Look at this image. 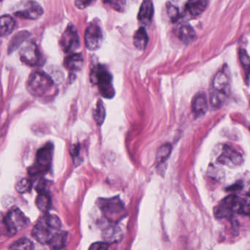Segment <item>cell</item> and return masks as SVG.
Instances as JSON below:
<instances>
[{"label": "cell", "instance_id": "cell-1", "mask_svg": "<svg viewBox=\"0 0 250 250\" xmlns=\"http://www.w3.org/2000/svg\"><path fill=\"white\" fill-rule=\"evenodd\" d=\"M61 221L58 217L45 214L38 220L32 230V236L39 243L49 245L56 234L60 231Z\"/></svg>", "mask_w": 250, "mask_h": 250}, {"label": "cell", "instance_id": "cell-2", "mask_svg": "<svg viewBox=\"0 0 250 250\" xmlns=\"http://www.w3.org/2000/svg\"><path fill=\"white\" fill-rule=\"evenodd\" d=\"M90 80L94 85H98L101 95L105 98H111L115 95L112 85V76L103 66H95L90 74Z\"/></svg>", "mask_w": 250, "mask_h": 250}, {"label": "cell", "instance_id": "cell-3", "mask_svg": "<svg viewBox=\"0 0 250 250\" xmlns=\"http://www.w3.org/2000/svg\"><path fill=\"white\" fill-rule=\"evenodd\" d=\"M54 82L46 73L35 71L29 76L27 82L29 92L35 96L41 97L45 95L52 88Z\"/></svg>", "mask_w": 250, "mask_h": 250}, {"label": "cell", "instance_id": "cell-4", "mask_svg": "<svg viewBox=\"0 0 250 250\" xmlns=\"http://www.w3.org/2000/svg\"><path fill=\"white\" fill-rule=\"evenodd\" d=\"M29 223L27 217L20 210H11L7 213L4 218V225L7 228V233L13 236L24 229Z\"/></svg>", "mask_w": 250, "mask_h": 250}, {"label": "cell", "instance_id": "cell-5", "mask_svg": "<svg viewBox=\"0 0 250 250\" xmlns=\"http://www.w3.org/2000/svg\"><path fill=\"white\" fill-rule=\"evenodd\" d=\"M97 204L105 217L111 221L120 218V216H124V204L118 197L110 199H99Z\"/></svg>", "mask_w": 250, "mask_h": 250}, {"label": "cell", "instance_id": "cell-6", "mask_svg": "<svg viewBox=\"0 0 250 250\" xmlns=\"http://www.w3.org/2000/svg\"><path fill=\"white\" fill-rule=\"evenodd\" d=\"M60 45L64 52L71 54L80 46V39L77 29L73 25L69 24L62 35Z\"/></svg>", "mask_w": 250, "mask_h": 250}, {"label": "cell", "instance_id": "cell-7", "mask_svg": "<svg viewBox=\"0 0 250 250\" xmlns=\"http://www.w3.org/2000/svg\"><path fill=\"white\" fill-rule=\"evenodd\" d=\"M240 198L236 195H229L220 202L214 210V216L217 219L230 218L233 213H236Z\"/></svg>", "mask_w": 250, "mask_h": 250}, {"label": "cell", "instance_id": "cell-8", "mask_svg": "<svg viewBox=\"0 0 250 250\" xmlns=\"http://www.w3.org/2000/svg\"><path fill=\"white\" fill-rule=\"evenodd\" d=\"M217 160V162L230 168L239 167L243 164L244 161L242 154L227 145L223 147L221 154Z\"/></svg>", "mask_w": 250, "mask_h": 250}, {"label": "cell", "instance_id": "cell-9", "mask_svg": "<svg viewBox=\"0 0 250 250\" xmlns=\"http://www.w3.org/2000/svg\"><path fill=\"white\" fill-rule=\"evenodd\" d=\"M20 58L25 64L29 66H36L41 63V54L39 48L34 42L26 43L21 48Z\"/></svg>", "mask_w": 250, "mask_h": 250}, {"label": "cell", "instance_id": "cell-10", "mask_svg": "<svg viewBox=\"0 0 250 250\" xmlns=\"http://www.w3.org/2000/svg\"><path fill=\"white\" fill-rule=\"evenodd\" d=\"M85 44L90 51L98 49L102 45L103 32L101 28L96 23H91L85 32Z\"/></svg>", "mask_w": 250, "mask_h": 250}, {"label": "cell", "instance_id": "cell-11", "mask_svg": "<svg viewBox=\"0 0 250 250\" xmlns=\"http://www.w3.org/2000/svg\"><path fill=\"white\" fill-rule=\"evenodd\" d=\"M43 13V9L39 3L35 1H26L23 3L21 7L15 13L18 17L27 19H38Z\"/></svg>", "mask_w": 250, "mask_h": 250}, {"label": "cell", "instance_id": "cell-12", "mask_svg": "<svg viewBox=\"0 0 250 250\" xmlns=\"http://www.w3.org/2000/svg\"><path fill=\"white\" fill-rule=\"evenodd\" d=\"M212 90L229 96L230 91V84L227 72L221 70L216 73L213 79Z\"/></svg>", "mask_w": 250, "mask_h": 250}, {"label": "cell", "instance_id": "cell-13", "mask_svg": "<svg viewBox=\"0 0 250 250\" xmlns=\"http://www.w3.org/2000/svg\"><path fill=\"white\" fill-rule=\"evenodd\" d=\"M53 145L52 144H47L45 146L39 149L37 153L36 164L41 167L44 172L48 171L51 166L52 160Z\"/></svg>", "mask_w": 250, "mask_h": 250}, {"label": "cell", "instance_id": "cell-14", "mask_svg": "<svg viewBox=\"0 0 250 250\" xmlns=\"http://www.w3.org/2000/svg\"><path fill=\"white\" fill-rule=\"evenodd\" d=\"M208 105L207 97L204 93L197 94L192 102V111L196 117L204 115L208 110Z\"/></svg>", "mask_w": 250, "mask_h": 250}, {"label": "cell", "instance_id": "cell-15", "mask_svg": "<svg viewBox=\"0 0 250 250\" xmlns=\"http://www.w3.org/2000/svg\"><path fill=\"white\" fill-rule=\"evenodd\" d=\"M154 15V5L151 0H144L139 13H138V20L144 24H148L151 22Z\"/></svg>", "mask_w": 250, "mask_h": 250}, {"label": "cell", "instance_id": "cell-16", "mask_svg": "<svg viewBox=\"0 0 250 250\" xmlns=\"http://www.w3.org/2000/svg\"><path fill=\"white\" fill-rule=\"evenodd\" d=\"M178 38L186 44L193 42L196 38V33L193 28L189 24H182L176 30Z\"/></svg>", "mask_w": 250, "mask_h": 250}, {"label": "cell", "instance_id": "cell-17", "mask_svg": "<svg viewBox=\"0 0 250 250\" xmlns=\"http://www.w3.org/2000/svg\"><path fill=\"white\" fill-rule=\"evenodd\" d=\"M64 65L66 68L71 70V71L80 70L83 67V56L80 53H79V54L78 53H76V54L71 53L64 59Z\"/></svg>", "mask_w": 250, "mask_h": 250}, {"label": "cell", "instance_id": "cell-18", "mask_svg": "<svg viewBox=\"0 0 250 250\" xmlns=\"http://www.w3.org/2000/svg\"><path fill=\"white\" fill-rule=\"evenodd\" d=\"M208 0H188L186 10L191 16H198L207 9Z\"/></svg>", "mask_w": 250, "mask_h": 250}, {"label": "cell", "instance_id": "cell-19", "mask_svg": "<svg viewBox=\"0 0 250 250\" xmlns=\"http://www.w3.org/2000/svg\"><path fill=\"white\" fill-rule=\"evenodd\" d=\"M16 27L14 19L8 15L0 17V37L7 36L11 34Z\"/></svg>", "mask_w": 250, "mask_h": 250}, {"label": "cell", "instance_id": "cell-20", "mask_svg": "<svg viewBox=\"0 0 250 250\" xmlns=\"http://www.w3.org/2000/svg\"><path fill=\"white\" fill-rule=\"evenodd\" d=\"M148 42V37L146 31L144 29V27H140L135 32L133 37V44L135 48L143 51V50L145 49Z\"/></svg>", "mask_w": 250, "mask_h": 250}, {"label": "cell", "instance_id": "cell-21", "mask_svg": "<svg viewBox=\"0 0 250 250\" xmlns=\"http://www.w3.org/2000/svg\"><path fill=\"white\" fill-rule=\"evenodd\" d=\"M172 147L170 144H165L157 150L156 155V162L158 165H161L167 161L171 154Z\"/></svg>", "mask_w": 250, "mask_h": 250}, {"label": "cell", "instance_id": "cell-22", "mask_svg": "<svg viewBox=\"0 0 250 250\" xmlns=\"http://www.w3.org/2000/svg\"><path fill=\"white\" fill-rule=\"evenodd\" d=\"M36 205L40 211L46 213L51 208V200L47 192L40 193L36 199Z\"/></svg>", "mask_w": 250, "mask_h": 250}, {"label": "cell", "instance_id": "cell-23", "mask_svg": "<svg viewBox=\"0 0 250 250\" xmlns=\"http://www.w3.org/2000/svg\"><path fill=\"white\" fill-rule=\"evenodd\" d=\"M228 95L221 92H217V91L211 90L210 93V103L211 107L214 109H220L223 107V104L226 102L228 98Z\"/></svg>", "mask_w": 250, "mask_h": 250}, {"label": "cell", "instance_id": "cell-24", "mask_svg": "<svg viewBox=\"0 0 250 250\" xmlns=\"http://www.w3.org/2000/svg\"><path fill=\"white\" fill-rule=\"evenodd\" d=\"M104 237L106 242H119L122 237V232L117 227H111L105 229L104 233Z\"/></svg>", "mask_w": 250, "mask_h": 250}, {"label": "cell", "instance_id": "cell-25", "mask_svg": "<svg viewBox=\"0 0 250 250\" xmlns=\"http://www.w3.org/2000/svg\"><path fill=\"white\" fill-rule=\"evenodd\" d=\"M67 235L65 232H58L50 242L49 246L52 249L55 250H60L64 248L65 246L66 240H67Z\"/></svg>", "mask_w": 250, "mask_h": 250}, {"label": "cell", "instance_id": "cell-26", "mask_svg": "<svg viewBox=\"0 0 250 250\" xmlns=\"http://www.w3.org/2000/svg\"><path fill=\"white\" fill-rule=\"evenodd\" d=\"M94 119L98 126H101L104 123L105 118V110L101 100L97 103L96 107L93 113Z\"/></svg>", "mask_w": 250, "mask_h": 250}, {"label": "cell", "instance_id": "cell-27", "mask_svg": "<svg viewBox=\"0 0 250 250\" xmlns=\"http://www.w3.org/2000/svg\"><path fill=\"white\" fill-rule=\"evenodd\" d=\"M28 36V32L26 31L19 32L14 35L13 39L10 41V44H9V52L13 51L15 49L18 48L25 40L26 39Z\"/></svg>", "mask_w": 250, "mask_h": 250}, {"label": "cell", "instance_id": "cell-28", "mask_svg": "<svg viewBox=\"0 0 250 250\" xmlns=\"http://www.w3.org/2000/svg\"><path fill=\"white\" fill-rule=\"evenodd\" d=\"M239 59H240L241 63H242V67L245 72V76H246L247 81L248 82L249 76L250 75V57L249 54L247 52L246 50H239Z\"/></svg>", "mask_w": 250, "mask_h": 250}, {"label": "cell", "instance_id": "cell-29", "mask_svg": "<svg viewBox=\"0 0 250 250\" xmlns=\"http://www.w3.org/2000/svg\"><path fill=\"white\" fill-rule=\"evenodd\" d=\"M236 213L244 214V215L250 216V194L247 195L245 198L239 199Z\"/></svg>", "mask_w": 250, "mask_h": 250}, {"label": "cell", "instance_id": "cell-30", "mask_svg": "<svg viewBox=\"0 0 250 250\" xmlns=\"http://www.w3.org/2000/svg\"><path fill=\"white\" fill-rule=\"evenodd\" d=\"M11 250H31L34 249L33 243L29 239H21L10 247Z\"/></svg>", "mask_w": 250, "mask_h": 250}, {"label": "cell", "instance_id": "cell-31", "mask_svg": "<svg viewBox=\"0 0 250 250\" xmlns=\"http://www.w3.org/2000/svg\"><path fill=\"white\" fill-rule=\"evenodd\" d=\"M32 188V182L28 179H23L19 181L16 186V191L20 194L28 193L30 192Z\"/></svg>", "mask_w": 250, "mask_h": 250}, {"label": "cell", "instance_id": "cell-32", "mask_svg": "<svg viewBox=\"0 0 250 250\" xmlns=\"http://www.w3.org/2000/svg\"><path fill=\"white\" fill-rule=\"evenodd\" d=\"M167 14H168L169 17L171 19L172 22H176L179 19V9L176 6L171 4H167Z\"/></svg>", "mask_w": 250, "mask_h": 250}, {"label": "cell", "instance_id": "cell-33", "mask_svg": "<svg viewBox=\"0 0 250 250\" xmlns=\"http://www.w3.org/2000/svg\"><path fill=\"white\" fill-rule=\"evenodd\" d=\"M96 0H75V4L79 9H84L93 4Z\"/></svg>", "mask_w": 250, "mask_h": 250}, {"label": "cell", "instance_id": "cell-34", "mask_svg": "<svg viewBox=\"0 0 250 250\" xmlns=\"http://www.w3.org/2000/svg\"><path fill=\"white\" fill-rule=\"evenodd\" d=\"M109 248V244L108 242H97L94 243L90 246L89 250H105L108 249Z\"/></svg>", "mask_w": 250, "mask_h": 250}, {"label": "cell", "instance_id": "cell-35", "mask_svg": "<svg viewBox=\"0 0 250 250\" xmlns=\"http://www.w3.org/2000/svg\"><path fill=\"white\" fill-rule=\"evenodd\" d=\"M2 1V0H0V1Z\"/></svg>", "mask_w": 250, "mask_h": 250}]
</instances>
